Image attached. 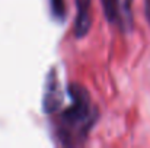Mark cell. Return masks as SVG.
Listing matches in <instances>:
<instances>
[{
    "instance_id": "6da1fadb",
    "label": "cell",
    "mask_w": 150,
    "mask_h": 148,
    "mask_svg": "<svg viewBox=\"0 0 150 148\" xmlns=\"http://www.w3.org/2000/svg\"><path fill=\"white\" fill-rule=\"evenodd\" d=\"M67 95L70 99L67 107L51 115L54 137L63 147H82L99 119V109L80 83H69Z\"/></svg>"
},
{
    "instance_id": "7a4b0ae2",
    "label": "cell",
    "mask_w": 150,
    "mask_h": 148,
    "mask_svg": "<svg viewBox=\"0 0 150 148\" xmlns=\"http://www.w3.org/2000/svg\"><path fill=\"white\" fill-rule=\"evenodd\" d=\"M106 20L124 32L133 28V0H100Z\"/></svg>"
},
{
    "instance_id": "3957f363",
    "label": "cell",
    "mask_w": 150,
    "mask_h": 148,
    "mask_svg": "<svg viewBox=\"0 0 150 148\" xmlns=\"http://www.w3.org/2000/svg\"><path fill=\"white\" fill-rule=\"evenodd\" d=\"M63 102H64V93L60 84V79H58V73L57 68L52 67L48 74H47V80H45V90H44V97H42V109L47 115H52L55 112H58L63 107Z\"/></svg>"
},
{
    "instance_id": "277c9868",
    "label": "cell",
    "mask_w": 150,
    "mask_h": 148,
    "mask_svg": "<svg viewBox=\"0 0 150 148\" xmlns=\"http://www.w3.org/2000/svg\"><path fill=\"white\" fill-rule=\"evenodd\" d=\"M76 3V18H74V36L85 38L92 26V0H74Z\"/></svg>"
},
{
    "instance_id": "5b68a950",
    "label": "cell",
    "mask_w": 150,
    "mask_h": 148,
    "mask_svg": "<svg viewBox=\"0 0 150 148\" xmlns=\"http://www.w3.org/2000/svg\"><path fill=\"white\" fill-rule=\"evenodd\" d=\"M48 1H50L52 16L58 22H63L66 18V1L64 0H48Z\"/></svg>"
},
{
    "instance_id": "8992f818",
    "label": "cell",
    "mask_w": 150,
    "mask_h": 148,
    "mask_svg": "<svg viewBox=\"0 0 150 148\" xmlns=\"http://www.w3.org/2000/svg\"><path fill=\"white\" fill-rule=\"evenodd\" d=\"M144 15L147 22L150 23V0H144Z\"/></svg>"
}]
</instances>
